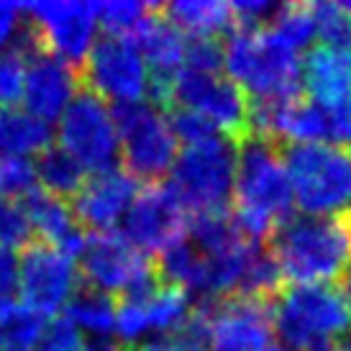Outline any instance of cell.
I'll list each match as a JSON object with an SVG mask.
<instances>
[{
	"label": "cell",
	"mask_w": 351,
	"mask_h": 351,
	"mask_svg": "<svg viewBox=\"0 0 351 351\" xmlns=\"http://www.w3.org/2000/svg\"><path fill=\"white\" fill-rule=\"evenodd\" d=\"M236 182V141L215 138L200 147H185L175 159L167 187L185 210L205 213L228 208Z\"/></svg>",
	"instance_id": "8992f818"
},
{
	"label": "cell",
	"mask_w": 351,
	"mask_h": 351,
	"mask_svg": "<svg viewBox=\"0 0 351 351\" xmlns=\"http://www.w3.org/2000/svg\"><path fill=\"white\" fill-rule=\"evenodd\" d=\"M113 121L121 141V159L126 172L149 185L162 182L177 159V138L165 110L152 103L113 106Z\"/></svg>",
	"instance_id": "52a82bcc"
},
{
	"label": "cell",
	"mask_w": 351,
	"mask_h": 351,
	"mask_svg": "<svg viewBox=\"0 0 351 351\" xmlns=\"http://www.w3.org/2000/svg\"><path fill=\"white\" fill-rule=\"evenodd\" d=\"M269 29L287 41L293 49H305L311 47L313 39L318 36V21H315V10L308 3H282L277 16L272 19Z\"/></svg>",
	"instance_id": "484cf974"
},
{
	"label": "cell",
	"mask_w": 351,
	"mask_h": 351,
	"mask_svg": "<svg viewBox=\"0 0 351 351\" xmlns=\"http://www.w3.org/2000/svg\"><path fill=\"white\" fill-rule=\"evenodd\" d=\"M59 147L93 175L116 169L121 159L113 108L85 85L77 90L64 116L59 118Z\"/></svg>",
	"instance_id": "ba28073f"
},
{
	"label": "cell",
	"mask_w": 351,
	"mask_h": 351,
	"mask_svg": "<svg viewBox=\"0 0 351 351\" xmlns=\"http://www.w3.org/2000/svg\"><path fill=\"white\" fill-rule=\"evenodd\" d=\"M234 200L236 228L254 244H267L277 226L295 215L293 185L277 141L249 134L236 144Z\"/></svg>",
	"instance_id": "6da1fadb"
},
{
	"label": "cell",
	"mask_w": 351,
	"mask_h": 351,
	"mask_svg": "<svg viewBox=\"0 0 351 351\" xmlns=\"http://www.w3.org/2000/svg\"><path fill=\"white\" fill-rule=\"evenodd\" d=\"M152 10V3H134V0H113V3H95V19L108 36H123L136 34L144 19Z\"/></svg>",
	"instance_id": "4316f807"
},
{
	"label": "cell",
	"mask_w": 351,
	"mask_h": 351,
	"mask_svg": "<svg viewBox=\"0 0 351 351\" xmlns=\"http://www.w3.org/2000/svg\"><path fill=\"white\" fill-rule=\"evenodd\" d=\"M21 26H23V5L0 0V51L10 49Z\"/></svg>",
	"instance_id": "e575fe53"
},
{
	"label": "cell",
	"mask_w": 351,
	"mask_h": 351,
	"mask_svg": "<svg viewBox=\"0 0 351 351\" xmlns=\"http://www.w3.org/2000/svg\"><path fill=\"white\" fill-rule=\"evenodd\" d=\"M36 165L29 156H0V197L23 200L36 190Z\"/></svg>",
	"instance_id": "f1b7e54d"
},
{
	"label": "cell",
	"mask_w": 351,
	"mask_h": 351,
	"mask_svg": "<svg viewBox=\"0 0 351 351\" xmlns=\"http://www.w3.org/2000/svg\"><path fill=\"white\" fill-rule=\"evenodd\" d=\"M187 228H190V241L208 256L223 254L239 241H244V236L239 234V228H236L234 213H228V208L195 213L190 218Z\"/></svg>",
	"instance_id": "cb8c5ba5"
},
{
	"label": "cell",
	"mask_w": 351,
	"mask_h": 351,
	"mask_svg": "<svg viewBox=\"0 0 351 351\" xmlns=\"http://www.w3.org/2000/svg\"><path fill=\"white\" fill-rule=\"evenodd\" d=\"M169 126L175 131L177 141H182L185 147H200V144H208V141H215V138H223V134L208 118L190 110V108H169Z\"/></svg>",
	"instance_id": "f546056e"
},
{
	"label": "cell",
	"mask_w": 351,
	"mask_h": 351,
	"mask_svg": "<svg viewBox=\"0 0 351 351\" xmlns=\"http://www.w3.org/2000/svg\"><path fill=\"white\" fill-rule=\"evenodd\" d=\"M44 315L16 298H0V336L19 351H31L44 333Z\"/></svg>",
	"instance_id": "d4e9b609"
},
{
	"label": "cell",
	"mask_w": 351,
	"mask_h": 351,
	"mask_svg": "<svg viewBox=\"0 0 351 351\" xmlns=\"http://www.w3.org/2000/svg\"><path fill=\"white\" fill-rule=\"evenodd\" d=\"M138 195V180L123 167L110 172H100L85 180V185L72 197V215L80 226L93 228V234L113 231L118 221H123L128 208Z\"/></svg>",
	"instance_id": "2e32d148"
},
{
	"label": "cell",
	"mask_w": 351,
	"mask_h": 351,
	"mask_svg": "<svg viewBox=\"0 0 351 351\" xmlns=\"http://www.w3.org/2000/svg\"><path fill=\"white\" fill-rule=\"evenodd\" d=\"M274 333L287 351H333L351 331V315L331 285H293L272 305Z\"/></svg>",
	"instance_id": "277c9868"
},
{
	"label": "cell",
	"mask_w": 351,
	"mask_h": 351,
	"mask_svg": "<svg viewBox=\"0 0 351 351\" xmlns=\"http://www.w3.org/2000/svg\"><path fill=\"white\" fill-rule=\"evenodd\" d=\"M339 295H341V300H343V305H346V311H349V315H351V264L343 269V274L339 277Z\"/></svg>",
	"instance_id": "74e56055"
},
{
	"label": "cell",
	"mask_w": 351,
	"mask_h": 351,
	"mask_svg": "<svg viewBox=\"0 0 351 351\" xmlns=\"http://www.w3.org/2000/svg\"><path fill=\"white\" fill-rule=\"evenodd\" d=\"M0 351H19V349H16V346H10V343L0 336Z\"/></svg>",
	"instance_id": "f35d334b"
},
{
	"label": "cell",
	"mask_w": 351,
	"mask_h": 351,
	"mask_svg": "<svg viewBox=\"0 0 351 351\" xmlns=\"http://www.w3.org/2000/svg\"><path fill=\"white\" fill-rule=\"evenodd\" d=\"M159 10L193 39H215L218 34H231L236 29L234 8L218 0H175L167 5L159 3Z\"/></svg>",
	"instance_id": "ffe728a7"
},
{
	"label": "cell",
	"mask_w": 351,
	"mask_h": 351,
	"mask_svg": "<svg viewBox=\"0 0 351 351\" xmlns=\"http://www.w3.org/2000/svg\"><path fill=\"white\" fill-rule=\"evenodd\" d=\"M228 77L244 90L249 100H282L302 95L300 51L282 41L269 26H236L223 47Z\"/></svg>",
	"instance_id": "3957f363"
},
{
	"label": "cell",
	"mask_w": 351,
	"mask_h": 351,
	"mask_svg": "<svg viewBox=\"0 0 351 351\" xmlns=\"http://www.w3.org/2000/svg\"><path fill=\"white\" fill-rule=\"evenodd\" d=\"M36 241L34 239V228L23 205L19 200H8V197H0V246H8V249H26Z\"/></svg>",
	"instance_id": "4dcf8cb0"
},
{
	"label": "cell",
	"mask_w": 351,
	"mask_h": 351,
	"mask_svg": "<svg viewBox=\"0 0 351 351\" xmlns=\"http://www.w3.org/2000/svg\"><path fill=\"white\" fill-rule=\"evenodd\" d=\"M85 351H126V346H121V341L110 336H90L85 341Z\"/></svg>",
	"instance_id": "8d00e7d4"
},
{
	"label": "cell",
	"mask_w": 351,
	"mask_h": 351,
	"mask_svg": "<svg viewBox=\"0 0 351 351\" xmlns=\"http://www.w3.org/2000/svg\"><path fill=\"white\" fill-rule=\"evenodd\" d=\"M82 88V75L72 64L62 62L59 57L44 51L29 62V75H26V93L23 103L31 116L41 121H59L64 116L67 106Z\"/></svg>",
	"instance_id": "e0dca14e"
},
{
	"label": "cell",
	"mask_w": 351,
	"mask_h": 351,
	"mask_svg": "<svg viewBox=\"0 0 351 351\" xmlns=\"http://www.w3.org/2000/svg\"><path fill=\"white\" fill-rule=\"evenodd\" d=\"M82 85L116 106L141 103L149 95V67L138 47L123 36H103L93 44L80 69Z\"/></svg>",
	"instance_id": "30bf717a"
},
{
	"label": "cell",
	"mask_w": 351,
	"mask_h": 351,
	"mask_svg": "<svg viewBox=\"0 0 351 351\" xmlns=\"http://www.w3.org/2000/svg\"><path fill=\"white\" fill-rule=\"evenodd\" d=\"M136 44L147 62L149 75L156 80H175L185 64L187 39L172 21L159 10V3H152V10L144 23L136 29Z\"/></svg>",
	"instance_id": "d6986e66"
},
{
	"label": "cell",
	"mask_w": 351,
	"mask_h": 351,
	"mask_svg": "<svg viewBox=\"0 0 351 351\" xmlns=\"http://www.w3.org/2000/svg\"><path fill=\"white\" fill-rule=\"evenodd\" d=\"M21 205L29 215L34 234L41 236L39 241L54 246L57 252L67 254L72 259L82 254L88 236L82 234V226L75 221L72 208L64 200H59L51 193L36 187L21 200Z\"/></svg>",
	"instance_id": "ac0fdd59"
},
{
	"label": "cell",
	"mask_w": 351,
	"mask_h": 351,
	"mask_svg": "<svg viewBox=\"0 0 351 351\" xmlns=\"http://www.w3.org/2000/svg\"><path fill=\"white\" fill-rule=\"evenodd\" d=\"M19 254L8 246H0V298H13V290L19 287Z\"/></svg>",
	"instance_id": "d590c367"
},
{
	"label": "cell",
	"mask_w": 351,
	"mask_h": 351,
	"mask_svg": "<svg viewBox=\"0 0 351 351\" xmlns=\"http://www.w3.org/2000/svg\"><path fill=\"white\" fill-rule=\"evenodd\" d=\"M315 21H318V36L326 47L351 57V13L341 3H313Z\"/></svg>",
	"instance_id": "83f0119b"
},
{
	"label": "cell",
	"mask_w": 351,
	"mask_h": 351,
	"mask_svg": "<svg viewBox=\"0 0 351 351\" xmlns=\"http://www.w3.org/2000/svg\"><path fill=\"white\" fill-rule=\"evenodd\" d=\"M185 208L165 182L141 187L123 215V236L141 254H162L185 236Z\"/></svg>",
	"instance_id": "9a60e30c"
},
{
	"label": "cell",
	"mask_w": 351,
	"mask_h": 351,
	"mask_svg": "<svg viewBox=\"0 0 351 351\" xmlns=\"http://www.w3.org/2000/svg\"><path fill=\"white\" fill-rule=\"evenodd\" d=\"M295 203L308 215H336L351 203V149L333 144L282 147Z\"/></svg>",
	"instance_id": "5b68a950"
},
{
	"label": "cell",
	"mask_w": 351,
	"mask_h": 351,
	"mask_svg": "<svg viewBox=\"0 0 351 351\" xmlns=\"http://www.w3.org/2000/svg\"><path fill=\"white\" fill-rule=\"evenodd\" d=\"M26 19L39 29L44 47L62 62L82 69L93 44H95V3H26Z\"/></svg>",
	"instance_id": "4fadbf2b"
},
{
	"label": "cell",
	"mask_w": 351,
	"mask_h": 351,
	"mask_svg": "<svg viewBox=\"0 0 351 351\" xmlns=\"http://www.w3.org/2000/svg\"><path fill=\"white\" fill-rule=\"evenodd\" d=\"M349 218H351V213H349Z\"/></svg>",
	"instance_id": "60d3db41"
},
{
	"label": "cell",
	"mask_w": 351,
	"mask_h": 351,
	"mask_svg": "<svg viewBox=\"0 0 351 351\" xmlns=\"http://www.w3.org/2000/svg\"><path fill=\"white\" fill-rule=\"evenodd\" d=\"M126 351H147V349H144V346H128Z\"/></svg>",
	"instance_id": "ab89813d"
},
{
	"label": "cell",
	"mask_w": 351,
	"mask_h": 351,
	"mask_svg": "<svg viewBox=\"0 0 351 351\" xmlns=\"http://www.w3.org/2000/svg\"><path fill=\"white\" fill-rule=\"evenodd\" d=\"M26 75L29 59L16 49L0 51V106L16 108L26 93Z\"/></svg>",
	"instance_id": "1f68e13d"
},
{
	"label": "cell",
	"mask_w": 351,
	"mask_h": 351,
	"mask_svg": "<svg viewBox=\"0 0 351 351\" xmlns=\"http://www.w3.org/2000/svg\"><path fill=\"white\" fill-rule=\"evenodd\" d=\"M31 351H85V341L67 318H54Z\"/></svg>",
	"instance_id": "d6a6232c"
},
{
	"label": "cell",
	"mask_w": 351,
	"mask_h": 351,
	"mask_svg": "<svg viewBox=\"0 0 351 351\" xmlns=\"http://www.w3.org/2000/svg\"><path fill=\"white\" fill-rule=\"evenodd\" d=\"M154 269L136 246L123 234L116 231H100L90 234L85 249L80 254L77 272L88 287H95L100 293H126L131 285H136L141 277H147Z\"/></svg>",
	"instance_id": "5bb4252c"
},
{
	"label": "cell",
	"mask_w": 351,
	"mask_h": 351,
	"mask_svg": "<svg viewBox=\"0 0 351 351\" xmlns=\"http://www.w3.org/2000/svg\"><path fill=\"white\" fill-rule=\"evenodd\" d=\"M67 318L75 328L93 333V336H108L116 326V300L108 293H100L95 287H77L67 302Z\"/></svg>",
	"instance_id": "603a6c76"
},
{
	"label": "cell",
	"mask_w": 351,
	"mask_h": 351,
	"mask_svg": "<svg viewBox=\"0 0 351 351\" xmlns=\"http://www.w3.org/2000/svg\"><path fill=\"white\" fill-rule=\"evenodd\" d=\"M193 305L208 315L213 351H282L274 333V302L228 295L200 298Z\"/></svg>",
	"instance_id": "9c48e42d"
},
{
	"label": "cell",
	"mask_w": 351,
	"mask_h": 351,
	"mask_svg": "<svg viewBox=\"0 0 351 351\" xmlns=\"http://www.w3.org/2000/svg\"><path fill=\"white\" fill-rule=\"evenodd\" d=\"M80 272L75 259L57 252L44 241H34L23 249L19 272L21 302H26L39 315H54L67 308L72 295L77 293Z\"/></svg>",
	"instance_id": "7c38bea8"
},
{
	"label": "cell",
	"mask_w": 351,
	"mask_h": 351,
	"mask_svg": "<svg viewBox=\"0 0 351 351\" xmlns=\"http://www.w3.org/2000/svg\"><path fill=\"white\" fill-rule=\"evenodd\" d=\"M172 106L205 116L236 144L249 136V95L226 75L180 69L172 80Z\"/></svg>",
	"instance_id": "8fae6325"
},
{
	"label": "cell",
	"mask_w": 351,
	"mask_h": 351,
	"mask_svg": "<svg viewBox=\"0 0 351 351\" xmlns=\"http://www.w3.org/2000/svg\"><path fill=\"white\" fill-rule=\"evenodd\" d=\"M282 277L293 285H326L341 277L351 264L349 213H295L269 239Z\"/></svg>",
	"instance_id": "7a4b0ae2"
},
{
	"label": "cell",
	"mask_w": 351,
	"mask_h": 351,
	"mask_svg": "<svg viewBox=\"0 0 351 351\" xmlns=\"http://www.w3.org/2000/svg\"><path fill=\"white\" fill-rule=\"evenodd\" d=\"M51 147V123L21 108L0 106V156L41 154Z\"/></svg>",
	"instance_id": "44dd1931"
},
{
	"label": "cell",
	"mask_w": 351,
	"mask_h": 351,
	"mask_svg": "<svg viewBox=\"0 0 351 351\" xmlns=\"http://www.w3.org/2000/svg\"><path fill=\"white\" fill-rule=\"evenodd\" d=\"M34 165H36V177L41 180V190L51 193L59 200H64V197L72 200L88 180L85 167L62 147L44 149L41 154H36Z\"/></svg>",
	"instance_id": "7402d4cb"
},
{
	"label": "cell",
	"mask_w": 351,
	"mask_h": 351,
	"mask_svg": "<svg viewBox=\"0 0 351 351\" xmlns=\"http://www.w3.org/2000/svg\"><path fill=\"white\" fill-rule=\"evenodd\" d=\"M226 54L223 47L215 39H190L185 51V69L193 72H208V75H218L223 69Z\"/></svg>",
	"instance_id": "836d02e7"
}]
</instances>
